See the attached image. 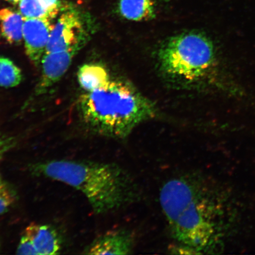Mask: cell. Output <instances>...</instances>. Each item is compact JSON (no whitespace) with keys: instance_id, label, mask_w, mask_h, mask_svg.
<instances>
[{"instance_id":"cell-1","label":"cell","mask_w":255,"mask_h":255,"mask_svg":"<svg viewBox=\"0 0 255 255\" xmlns=\"http://www.w3.org/2000/svg\"><path fill=\"white\" fill-rule=\"evenodd\" d=\"M159 202L170 231L178 244L199 255L218 251L222 242V210L198 178H173L162 186Z\"/></svg>"},{"instance_id":"cell-2","label":"cell","mask_w":255,"mask_h":255,"mask_svg":"<svg viewBox=\"0 0 255 255\" xmlns=\"http://www.w3.org/2000/svg\"><path fill=\"white\" fill-rule=\"evenodd\" d=\"M31 170L81 191L96 214L115 211L137 199L132 178L114 163L61 159L39 162Z\"/></svg>"},{"instance_id":"cell-3","label":"cell","mask_w":255,"mask_h":255,"mask_svg":"<svg viewBox=\"0 0 255 255\" xmlns=\"http://www.w3.org/2000/svg\"><path fill=\"white\" fill-rule=\"evenodd\" d=\"M83 122L91 131L114 139L128 136L140 124L155 117L150 101L131 85L111 81L79 99Z\"/></svg>"},{"instance_id":"cell-4","label":"cell","mask_w":255,"mask_h":255,"mask_svg":"<svg viewBox=\"0 0 255 255\" xmlns=\"http://www.w3.org/2000/svg\"><path fill=\"white\" fill-rule=\"evenodd\" d=\"M212 42L205 35L195 32L171 37L160 48L161 69L170 78L193 82L203 78L214 63Z\"/></svg>"},{"instance_id":"cell-5","label":"cell","mask_w":255,"mask_h":255,"mask_svg":"<svg viewBox=\"0 0 255 255\" xmlns=\"http://www.w3.org/2000/svg\"><path fill=\"white\" fill-rule=\"evenodd\" d=\"M87 38V30L81 14L76 9H65L55 23L46 53L82 48Z\"/></svg>"},{"instance_id":"cell-6","label":"cell","mask_w":255,"mask_h":255,"mask_svg":"<svg viewBox=\"0 0 255 255\" xmlns=\"http://www.w3.org/2000/svg\"><path fill=\"white\" fill-rule=\"evenodd\" d=\"M52 18H25L23 40L25 52L35 65H39L45 55L54 26Z\"/></svg>"},{"instance_id":"cell-7","label":"cell","mask_w":255,"mask_h":255,"mask_svg":"<svg viewBox=\"0 0 255 255\" xmlns=\"http://www.w3.org/2000/svg\"><path fill=\"white\" fill-rule=\"evenodd\" d=\"M81 47L46 53L41 60V75L37 89L38 94L43 92L58 82L71 66L73 57Z\"/></svg>"},{"instance_id":"cell-8","label":"cell","mask_w":255,"mask_h":255,"mask_svg":"<svg viewBox=\"0 0 255 255\" xmlns=\"http://www.w3.org/2000/svg\"><path fill=\"white\" fill-rule=\"evenodd\" d=\"M135 239L131 232L114 231L97 238L85 249L86 255H127L132 253Z\"/></svg>"},{"instance_id":"cell-9","label":"cell","mask_w":255,"mask_h":255,"mask_svg":"<svg viewBox=\"0 0 255 255\" xmlns=\"http://www.w3.org/2000/svg\"><path fill=\"white\" fill-rule=\"evenodd\" d=\"M29 242L34 255H57L61 250V241L52 226L31 223L22 235Z\"/></svg>"},{"instance_id":"cell-10","label":"cell","mask_w":255,"mask_h":255,"mask_svg":"<svg viewBox=\"0 0 255 255\" xmlns=\"http://www.w3.org/2000/svg\"><path fill=\"white\" fill-rule=\"evenodd\" d=\"M25 18L20 12L10 8L0 9V30L9 43L18 44L23 39Z\"/></svg>"},{"instance_id":"cell-11","label":"cell","mask_w":255,"mask_h":255,"mask_svg":"<svg viewBox=\"0 0 255 255\" xmlns=\"http://www.w3.org/2000/svg\"><path fill=\"white\" fill-rule=\"evenodd\" d=\"M118 9L123 17L130 21H148L155 17L152 0H119Z\"/></svg>"},{"instance_id":"cell-12","label":"cell","mask_w":255,"mask_h":255,"mask_svg":"<svg viewBox=\"0 0 255 255\" xmlns=\"http://www.w3.org/2000/svg\"><path fill=\"white\" fill-rule=\"evenodd\" d=\"M78 78L80 85L87 92L103 88L111 81L107 70L97 64H85L81 67Z\"/></svg>"},{"instance_id":"cell-13","label":"cell","mask_w":255,"mask_h":255,"mask_svg":"<svg viewBox=\"0 0 255 255\" xmlns=\"http://www.w3.org/2000/svg\"><path fill=\"white\" fill-rule=\"evenodd\" d=\"M23 79L20 68L7 57L0 56V87H17Z\"/></svg>"},{"instance_id":"cell-14","label":"cell","mask_w":255,"mask_h":255,"mask_svg":"<svg viewBox=\"0 0 255 255\" xmlns=\"http://www.w3.org/2000/svg\"><path fill=\"white\" fill-rule=\"evenodd\" d=\"M19 11L25 18H56L44 8L40 0H21Z\"/></svg>"},{"instance_id":"cell-15","label":"cell","mask_w":255,"mask_h":255,"mask_svg":"<svg viewBox=\"0 0 255 255\" xmlns=\"http://www.w3.org/2000/svg\"><path fill=\"white\" fill-rule=\"evenodd\" d=\"M17 193L0 174V215L9 211L17 201Z\"/></svg>"},{"instance_id":"cell-16","label":"cell","mask_w":255,"mask_h":255,"mask_svg":"<svg viewBox=\"0 0 255 255\" xmlns=\"http://www.w3.org/2000/svg\"><path fill=\"white\" fill-rule=\"evenodd\" d=\"M41 4L51 14L57 17L60 12L61 5L59 0H40Z\"/></svg>"},{"instance_id":"cell-17","label":"cell","mask_w":255,"mask_h":255,"mask_svg":"<svg viewBox=\"0 0 255 255\" xmlns=\"http://www.w3.org/2000/svg\"><path fill=\"white\" fill-rule=\"evenodd\" d=\"M169 251L171 254L175 255H198L194 249L178 243L171 246Z\"/></svg>"},{"instance_id":"cell-18","label":"cell","mask_w":255,"mask_h":255,"mask_svg":"<svg viewBox=\"0 0 255 255\" xmlns=\"http://www.w3.org/2000/svg\"><path fill=\"white\" fill-rule=\"evenodd\" d=\"M9 146L10 145L8 142L0 138V161L1 160L6 151H8Z\"/></svg>"},{"instance_id":"cell-19","label":"cell","mask_w":255,"mask_h":255,"mask_svg":"<svg viewBox=\"0 0 255 255\" xmlns=\"http://www.w3.org/2000/svg\"><path fill=\"white\" fill-rule=\"evenodd\" d=\"M5 1L12 3V4H17L18 2L21 1V0H5Z\"/></svg>"},{"instance_id":"cell-20","label":"cell","mask_w":255,"mask_h":255,"mask_svg":"<svg viewBox=\"0 0 255 255\" xmlns=\"http://www.w3.org/2000/svg\"><path fill=\"white\" fill-rule=\"evenodd\" d=\"M163 1H169V0H163Z\"/></svg>"}]
</instances>
